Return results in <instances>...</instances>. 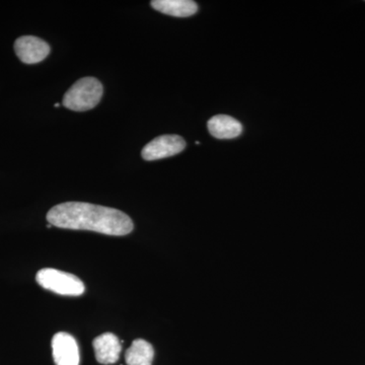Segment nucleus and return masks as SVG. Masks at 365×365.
Returning a JSON list of instances; mask_svg holds the SVG:
<instances>
[{
  "mask_svg": "<svg viewBox=\"0 0 365 365\" xmlns=\"http://www.w3.org/2000/svg\"><path fill=\"white\" fill-rule=\"evenodd\" d=\"M54 107L59 108V107H60V104H55V105H54Z\"/></svg>",
  "mask_w": 365,
  "mask_h": 365,
  "instance_id": "11",
  "label": "nucleus"
},
{
  "mask_svg": "<svg viewBox=\"0 0 365 365\" xmlns=\"http://www.w3.org/2000/svg\"><path fill=\"white\" fill-rule=\"evenodd\" d=\"M211 135L217 139H234L242 132V125L235 118L227 115H217L211 118L207 123Z\"/></svg>",
  "mask_w": 365,
  "mask_h": 365,
  "instance_id": "8",
  "label": "nucleus"
},
{
  "mask_svg": "<svg viewBox=\"0 0 365 365\" xmlns=\"http://www.w3.org/2000/svg\"><path fill=\"white\" fill-rule=\"evenodd\" d=\"M150 4L155 11L176 18H188L198 11L196 2L191 0H153Z\"/></svg>",
  "mask_w": 365,
  "mask_h": 365,
  "instance_id": "9",
  "label": "nucleus"
},
{
  "mask_svg": "<svg viewBox=\"0 0 365 365\" xmlns=\"http://www.w3.org/2000/svg\"><path fill=\"white\" fill-rule=\"evenodd\" d=\"M153 359L155 350L153 346L143 339L133 341L125 354L127 365H153Z\"/></svg>",
  "mask_w": 365,
  "mask_h": 365,
  "instance_id": "10",
  "label": "nucleus"
},
{
  "mask_svg": "<svg viewBox=\"0 0 365 365\" xmlns=\"http://www.w3.org/2000/svg\"><path fill=\"white\" fill-rule=\"evenodd\" d=\"M103 93H104V88L97 78L79 79L64 95V107L72 111H88L100 103Z\"/></svg>",
  "mask_w": 365,
  "mask_h": 365,
  "instance_id": "2",
  "label": "nucleus"
},
{
  "mask_svg": "<svg viewBox=\"0 0 365 365\" xmlns=\"http://www.w3.org/2000/svg\"><path fill=\"white\" fill-rule=\"evenodd\" d=\"M36 280L45 289L60 295L78 297L86 289L83 281L76 275L57 269H42L37 273Z\"/></svg>",
  "mask_w": 365,
  "mask_h": 365,
  "instance_id": "3",
  "label": "nucleus"
},
{
  "mask_svg": "<svg viewBox=\"0 0 365 365\" xmlns=\"http://www.w3.org/2000/svg\"><path fill=\"white\" fill-rule=\"evenodd\" d=\"M47 220L53 227L91 230L108 235H126L133 230L128 215L118 209L85 202H66L54 206Z\"/></svg>",
  "mask_w": 365,
  "mask_h": 365,
  "instance_id": "1",
  "label": "nucleus"
},
{
  "mask_svg": "<svg viewBox=\"0 0 365 365\" xmlns=\"http://www.w3.org/2000/svg\"><path fill=\"white\" fill-rule=\"evenodd\" d=\"M53 359L56 365H79V348L68 333L59 332L52 339Z\"/></svg>",
  "mask_w": 365,
  "mask_h": 365,
  "instance_id": "6",
  "label": "nucleus"
},
{
  "mask_svg": "<svg viewBox=\"0 0 365 365\" xmlns=\"http://www.w3.org/2000/svg\"><path fill=\"white\" fill-rule=\"evenodd\" d=\"M14 51L23 63L36 64L49 55L50 46L40 38L23 36L14 43Z\"/></svg>",
  "mask_w": 365,
  "mask_h": 365,
  "instance_id": "5",
  "label": "nucleus"
},
{
  "mask_svg": "<svg viewBox=\"0 0 365 365\" xmlns=\"http://www.w3.org/2000/svg\"><path fill=\"white\" fill-rule=\"evenodd\" d=\"M96 359L102 364H114L120 359L122 351L119 338L113 333H105L93 342Z\"/></svg>",
  "mask_w": 365,
  "mask_h": 365,
  "instance_id": "7",
  "label": "nucleus"
},
{
  "mask_svg": "<svg viewBox=\"0 0 365 365\" xmlns=\"http://www.w3.org/2000/svg\"><path fill=\"white\" fill-rule=\"evenodd\" d=\"M186 148V141L179 135H162L151 140L141 151L143 160H158L179 155Z\"/></svg>",
  "mask_w": 365,
  "mask_h": 365,
  "instance_id": "4",
  "label": "nucleus"
}]
</instances>
